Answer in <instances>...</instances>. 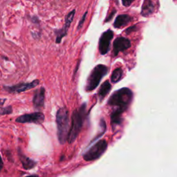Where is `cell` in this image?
Wrapping results in <instances>:
<instances>
[{
  "label": "cell",
  "instance_id": "obj_1",
  "mask_svg": "<svg viewBox=\"0 0 177 177\" xmlns=\"http://www.w3.org/2000/svg\"><path fill=\"white\" fill-rule=\"evenodd\" d=\"M133 99V92L129 88H122L114 92L107 104L114 108V110L123 113L128 109Z\"/></svg>",
  "mask_w": 177,
  "mask_h": 177
},
{
  "label": "cell",
  "instance_id": "obj_2",
  "mask_svg": "<svg viewBox=\"0 0 177 177\" xmlns=\"http://www.w3.org/2000/svg\"><path fill=\"white\" fill-rule=\"evenodd\" d=\"M86 104H82L79 109H75L71 116V124L69 129L67 141L69 143H73L79 135L83 125L85 116Z\"/></svg>",
  "mask_w": 177,
  "mask_h": 177
},
{
  "label": "cell",
  "instance_id": "obj_3",
  "mask_svg": "<svg viewBox=\"0 0 177 177\" xmlns=\"http://www.w3.org/2000/svg\"><path fill=\"white\" fill-rule=\"evenodd\" d=\"M56 123L57 127V138L60 144H65L68 138L70 129L68 109L65 107L60 108L56 114Z\"/></svg>",
  "mask_w": 177,
  "mask_h": 177
},
{
  "label": "cell",
  "instance_id": "obj_4",
  "mask_svg": "<svg viewBox=\"0 0 177 177\" xmlns=\"http://www.w3.org/2000/svg\"><path fill=\"white\" fill-rule=\"evenodd\" d=\"M109 69L104 65H98L95 66L91 71L86 81L85 90L87 92H91L97 88L100 82L104 75L108 73Z\"/></svg>",
  "mask_w": 177,
  "mask_h": 177
},
{
  "label": "cell",
  "instance_id": "obj_5",
  "mask_svg": "<svg viewBox=\"0 0 177 177\" xmlns=\"http://www.w3.org/2000/svg\"><path fill=\"white\" fill-rule=\"evenodd\" d=\"M108 146L107 141L100 140L94 145L91 146L86 152L83 154L84 160L86 161H92L97 160L101 157L104 153L106 152Z\"/></svg>",
  "mask_w": 177,
  "mask_h": 177
},
{
  "label": "cell",
  "instance_id": "obj_6",
  "mask_svg": "<svg viewBox=\"0 0 177 177\" xmlns=\"http://www.w3.org/2000/svg\"><path fill=\"white\" fill-rule=\"evenodd\" d=\"M114 37V32L112 30H107L102 34L99 40V51L101 55L107 54L110 50L111 41Z\"/></svg>",
  "mask_w": 177,
  "mask_h": 177
},
{
  "label": "cell",
  "instance_id": "obj_7",
  "mask_svg": "<svg viewBox=\"0 0 177 177\" xmlns=\"http://www.w3.org/2000/svg\"><path fill=\"white\" fill-rule=\"evenodd\" d=\"M44 116L41 112H35L24 114L16 118L15 121L19 123H36L40 124L44 122Z\"/></svg>",
  "mask_w": 177,
  "mask_h": 177
},
{
  "label": "cell",
  "instance_id": "obj_8",
  "mask_svg": "<svg viewBox=\"0 0 177 177\" xmlns=\"http://www.w3.org/2000/svg\"><path fill=\"white\" fill-rule=\"evenodd\" d=\"M40 81L38 80H33L31 82H27V83H20L18 85H15L11 86H5L4 89L6 90L9 93H14V94H18V93H22L27 91V90H30L36 86L39 85Z\"/></svg>",
  "mask_w": 177,
  "mask_h": 177
},
{
  "label": "cell",
  "instance_id": "obj_9",
  "mask_svg": "<svg viewBox=\"0 0 177 177\" xmlns=\"http://www.w3.org/2000/svg\"><path fill=\"white\" fill-rule=\"evenodd\" d=\"M114 56H118L121 51H124L131 47V42L129 39L124 37H119L116 39L113 44Z\"/></svg>",
  "mask_w": 177,
  "mask_h": 177
},
{
  "label": "cell",
  "instance_id": "obj_10",
  "mask_svg": "<svg viewBox=\"0 0 177 177\" xmlns=\"http://www.w3.org/2000/svg\"><path fill=\"white\" fill-rule=\"evenodd\" d=\"M75 13V10H73L66 16L65 25H64L63 28L59 31V33H57V36L56 37V43H57V44L60 43L61 41H62V39L64 37L66 36V34H67V31L69 27H70L71 22H73L74 20Z\"/></svg>",
  "mask_w": 177,
  "mask_h": 177
},
{
  "label": "cell",
  "instance_id": "obj_11",
  "mask_svg": "<svg viewBox=\"0 0 177 177\" xmlns=\"http://www.w3.org/2000/svg\"><path fill=\"white\" fill-rule=\"evenodd\" d=\"M44 100H45V89L44 88L41 87L40 89H37V91L35 92L33 98V105L36 109H42L44 104Z\"/></svg>",
  "mask_w": 177,
  "mask_h": 177
},
{
  "label": "cell",
  "instance_id": "obj_12",
  "mask_svg": "<svg viewBox=\"0 0 177 177\" xmlns=\"http://www.w3.org/2000/svg\"><path fill=\"white\" fill-rule=\"evenodd\" d=\"M155 5L152 0H145L142 6L141 15L147 17L154 12Z\"/></svg>",
  "mask_w": 177,
  "mask_h": 177
},
{
  "label": "cell",
  "instance_id": "obj_13",
  "mask_svg": "<svg viewBox=\"0 0 177 177\" xmlns=\"http://www.w3.org/2000/svg\"><path fill=\"white\" fill-rule=\"evenodd\" d=\"M132 20V18L129 15H126V14L119 15L115 19L114 23V27L117 28L125 27V26L127 24H128Z\"/></svg>",
  "mask_w": 177,
  "mask_h": 177
},
{
  "label": "cell",
  "instance_id": "obj_14",
  "mask_svg": "<svg viewBox=\"0 0 177 177\" xmlns=\"http://www.w3.org/2000/svg\"><path fill=\"white\" fill-rule=\"evenodd\" d=\"M111 89H112L111 84H110L108 80L105 81V82L101 85L98 93V97H99V99L100 101H102L104 98H105L106 95L109 93Z\"/></svg>",
  "mask_w": 177,
  "mask_h": 177
},
{
  "label": "cell",
  "instance_id": "obj_15",
  "mask_svg": "<svg viewBox=\"0 0 177 177\" xmlns=\"http://www.w3.org/2000/svg\"><path fill=\"white\" fill-rule=\"evenodd\" d=\"M19 158L20 161H21L22 163L23 167H24L25 170H31L36 166V162L32 160L30 158L26 156L25 155L22 154V153H19Z\"/></svg>",
  "mask_w": 177,
  "mask_h": 177
},
{
  "label": "cell",
  "instance_id": "obj_16",
  "mask_svg": "<svg viewBox=\"0 0 177 177\" xmlns=\"http://www.w3.org/2000/svg\"><path fill=\"white\" fill-rule=\"evenodd\" d=\"M122 114H123V113L117 111V110H114L111 114V123L113 128H114L115 126L118 125L122 123Z\"/></svg>",
  "mask_w": 177,
  "mask_h": 177
},
{
  "label": "cell",
  "instance_id": "obj_17",
  "mask_svg": "<svg viewBox=\"0 0 177 177\" xmlns=\"http://www.w3.org/2000/svg\"><path fill=\"white\" fill-rule=\"evenodd\" d=\"M123 69L121 68H117L114 69V71H113L111 76V80L113 83H116L119 82L121 80L122 77H123Z\"/></svg>",
  "mask_w": 177,
  "mask_h": 177
},
{
  "label": "cell",
  "instance_id": "obj_18",
  "mask_svg": "<svg viewBox=\"0 0 177 177\" xmlns=\"http://www.w3.org/2000/svg\"><path fill=\"white\" fill-rule=\"evenodd\" d=\"M13 112L12 107H0V115L10 114Z\"/></svg>",
  "mask_w": 177,
  "mask_h": 177
},
{
  "label": "cell",
  "instance_id": "obj_19",
  "mask_svg": "<svg viewBox=\"0 0 177 177\" xmlns=\"http://www.w3.org/2000/svg\"><path fill=\"white\" fill-rule=\"evenodd\" d=\"M86 15H87V12H85V13L83 15V16H82V19H81V20L80 21L79 24H78V30H80V28H82V27L83 26L84 22H85V19H86Z\"/></svg>",
  "mask_w": 177,
  "mask_h": 177
},
{
  "label": "cell",
  "instance_id": "obj_20",
  "mask_svg": "<svg viewBox=\"0 0 177 177\" xmlns=\"http://www.w3.org/2000/svg\"><path fill=\"white\" fill-rule=\"evenodd\" d=\"M133 1H135V0H122V3H123L124 6L128 7L132 4Z\"/></svg>",
  "mask_w": 177,
  "mask_h": 177
},
{
  "label": "cell",
  "instance_id": "obj_21",
  "mask_svg": "<svg viewBox=\"0 0 177 177\" xmlns=\"http://www.w3.org/2000/svg\"><path fill=\"white\" fill-rule=\"evenodd\" d=\"M116 12V10H115V9H113V11H112V13L110 14V15L108 16V17H107V18L105 19V21H104V22H108L109 21H110V20H111V19H112L113 16H114V15H115Z\"/></svg>",
  "mask_w": 177,
  "mask_h": 177
},
{
  "label": "cell",
  "instance_id": "obj_22",
  "mask_svg": "<svg viewBox=\"0 0 177 177\" xmlns=\"http://www.w3.org/2000/svg\"><path fill=\"white\" fill-rule=\"evenodd\" d=\"M136 30V26H133V27H130L129 28H127L125 31V33H127V34H129L131 33L132 32L135 31Z\"/></svg>",
  "mask_w": 177,
  "mask_h": 177
},
{
  "label": "cell",
  "instance_id": "obj_23",
  "mask_svg": "<svg viewBox=\"0 0 177 177\" xmlns=\"http://www.w3.org/2000/svg\"><path fill=\"white\" fill-rule=\"evenodd\" d=\"M3 165H4V164H3V161L1 158V156H0V170L2 169Z\"/></svg>",
  "mask_w": 177,
  "mask_h": 177
},
{
  "label": "cell",
  "instance_id": "obj_24",
  "mask_svg": "<svg viewBox=\"0 0 177 177\" xmlns=\"http://www.w3.org/2000/svg\"><path fill=\"white\" fill-rule=\"evenodd\" d=\"M5 100H6V99H2V98H0V105H2V104H4Z\"/></svg>",
  "mask_w": 177,
  "mask_h": 177
},
{
  "label": "cell",
  "instance_id": "obj_25",
  "mask_svg": "<svg viewBox=\"0 0 177 177\" xmlns=\"http://www.w3.org/2000/svg\"><path fill=\"white\" fill-rule=\"evenodd\" d=\"M27 177H37V176L36 175H31V176H28Z\"/></svg>",
  "mask_w": 177,
  "mask_h": 177
}]
</instances>
